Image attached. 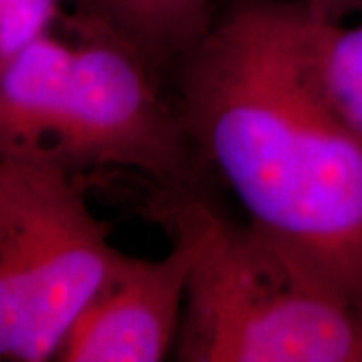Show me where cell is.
<instances>
[{
  "mask_svg": "<svg viewBox=\"0 0 362 362\" xmlns=\"http://www.w3.org/2000/svg\"><path fill=\"white\" fill-rule=\"evenodd\" d=\"M302 0H232L173 69L183 127L246 211L362 306V139L312 77Z\"/></svg>",
  "mask_w": 362,
  "mask_h": 362,
  "instance_id": "cell-1",
  "label": "cell"
},
{
  "mask_svg": "<svg viewBox=\"0 0 362 362\" xmlns=\"http://www.w3.org/2000/svg\"><path fill=\"white\" fill-rule=\"evenodd\" d=\"M151 209L189 252L181 362H362V306L304 252L195 192Z\"/></svg>",
  "mask_w": 362,
  "mask_h": 362,
  "instance_id": "cell-2",
  "label": "cell"
},
{
  "mask_svg": "<svg viewBox=\"0 0 362 362\" xmlns=\"http://www.w3.org/2000/svg\"><path fill=\"white\" fill-rule=\"evenodd\" d=\"M0 75V156H37L81 173L129 169L165 192L199 194L209 168L123 42L63 14Z\"/></svg>",
  "mask_w": 362,
  "mask_h": 362,
  "instance_id": "cell-3",
  "label": "cell"
},
{
  "mask_svg": "<svg viewBox=\"0 0 362 362\" xmlns=\"http://www.w3.org/2000/svg\"><path fill=\"white\" fill-rule=\"evenodd\" d=\"M77 175L47 157L0 156V362L57 361L123 258Z\"/></svg>",
  "mask_w": 362,
  "mask_h": 362,
  "instance_id": "cell-4",
  "label": "cell"
},
{
  "mask_svg": "<svg viewBox=\"0 0 362 362\" xmlns=\"http://www.w3.org/2000/svg\"><path fill=\"white\" fill-rule=\"evenodd\" d=\"M189 278V252L171 240L161 258L123 254L73 324L57 361L157 362L175 350Z\"/></svg>",
  "mask_w": 362,
  "mask_h": 362,
  "instance_id": "cell-5",
  "label": "cell"
},
{
  "mask_svg": "<svg viewBox=\"0 0 362 362\" xmlns=\"http://www.w3.org/2000/svg\"><path fill=\"white\" fill-rule=\"evenodd\" d=\"M69 18L103 30L135 52L157 77L173 73L211 28L216 0H66Z\"/></svg>",
  "mask_w": 362,
  "mask_h": 362,
  "instance_id": "cell-6",
  "label": "cell"
},
{
  "mask_svg": "<svg viewBox=\"0 0 362 362\" xmlns=\"http://www.w3.org/2000/svg\"><path fill=\"white\" fill-rule=\"evenodd\" d=\"M302 42L324 99L362 139V18L330 21L304 2Z\"/></svg>",
  "mask_w": 362,
  "mask_h": 362,
  "instance_id": "cell-7",
  "label": "cell"
},
{
  "mask_svg": "<svg viewBox=\"0 0 362 362\" xmlns=\"http://www.w3.org/2000/svg\"><path fill=\"white\" fill-rule=\"evenodd\" d=\"M66 0H0V75L63 18Z\"/></svg>",
  "mask_w": 362,
  "mask_h": 362,
  "instance_id": "cell-8",
  "label": "cell"
},
{
  "mask_svg": "<svg viewBox=\"0 0 362 362\" xmlns=\"http://www.w3.org/2000/svg\"><path fill=\"white\" fill-rule=\"evenodd\" d=\"M308 8L330 21L362 18V0H304Z\"/></svg>",
  "mask_w": 362,
  "mask_h": 362,
  "instance_id": "cell-9",
  "label": "cell"
}]
</instances>
